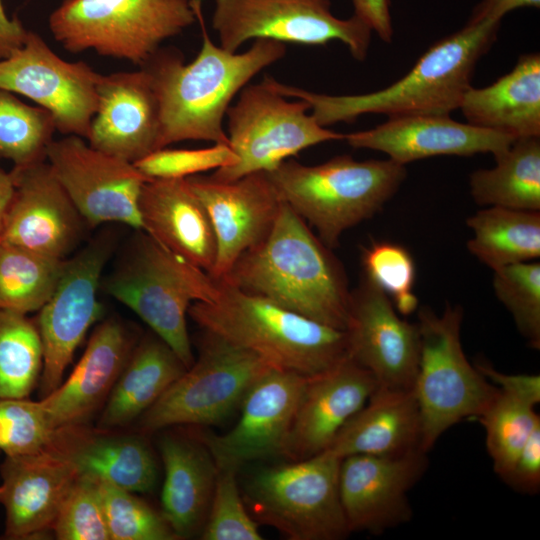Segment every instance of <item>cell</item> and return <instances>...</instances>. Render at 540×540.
<instances>
[{"label":"cell","mask_w":540,"mask_h":540,"mask_svg":"<svg viewBox=\"0 0 540 540\" xmlns=\"http://www.w3.org/2000/svg\"><path fill=\"white\" fill-rule=\"evenodd\" d=\"M202 31V46L189 64L175 48H160L142 68L159 104L158 150L186 140L229 145L223 119L233 98L265 67L286 54L284 43L256 39L243 52H229L212 42L201 13L192 0Z\"/></svg>","instance_id":"cell-1"},{"label":"cell","mask_w":540,"mask_h":540,"mask_svg":"<svg viewBox=\"0 0 540 540\" xmlns=\"http://www.w3.org/2000/svg\"><path fill=\"white\" fill-rule=\"evenodd\" d=\"M220 281L332 328H347L351 291L345 271L284 202L266 238Z\"/></svg>","instance_id":"cell-2"},{"label":"cell","mask_w":540,"mask_h":540,"mask_svg":"<svg viewBox=\"0 0 540 540\" xmlns=\"http://www.w3.org/2000/svg\"><path fill=\"white\" fill-rule=\"evenodd\" d=\"M501 21L468 22L429 47L412 69L390 86L358 95H327L264 79L278 93L309 104L321 126L353 122L367 113L388 118L449 115L459 109L479 59L496 41Z\"/></svg>","instance_id":"cell-3"},{"label":"cell","mask_w":540,"mask_h":540,"mask_svg":"<svg viewBox=\"0 0 540 540\" xmlns=\"http://www.w3.org/2000/svg\"><path fill=\"white\" fill-rule=\"evenodd\" d=\"M213 302H194L189 316L206 332L247 349L271 368L309 378L349 356L347 333L219 281Z\"/></svg>","instance_id":"cell-4"},{"label":"cell","mask_w":540,"mask_h":540,"mask_svg":"<svg viewBox=\"0 0 540 540\" xmlns=\"http://www.w3.org/2000/svg\"><path fill=\"white\" fill-rule=\"evenodd\" d=\"M267 174L280 200L332 249L347 229L382 209L407 172L389 158L357 161L339 155L318 165L285 160Z\"/></svg>","instance_id":"cell-5"},{"label":"cell","mask_w":540,"mask_h":540,"mask_svg":"<svg viewBox=\"0 0 540 540\" xmlns=\"http://www.w3.org/2000/svg\"><path fill=\"white\" fill-rule=\"evenodd\" d=\"M103 286L168 344L187 368L193 364L188 310L194 302L215 301L219 281L145 232L134 237Z\"/></svg>","instance_id":"cell-6"},{"label":"cell","mask_w":540,"mask_h":540,"mask_svg":"<svg viewBox=\"0 0 540 540\" xmlns=\"http://www.w3.org/2000/svg\"><path fill=\"white\" fill-rule=\"evenodd\" d=\"M196 21L192 0H64L48 22L70 53L93 50L141 67Z\"/></svg>","instance_id":"cell-7"},{"label":"cell","mask_w":540,"mask_h":540,"mask_svg":"<svg viewBox=\"0 0 540 540\" xmlns=\"http://www.w3.org/2000/svg\"><path fill=\"white\" fill-rule=\"evenodd\" d=\"M462 321L459 305L447 303L441 315L428 307L418 311L420 355L413 391L425 453L447 429L478 418L499 391L467 359L460 339Z\"/></svg>","instance_id":"cell-8"},{"label":"cell","mask_w":540,"mask_h":540,"mask_svg":"<svg viewBox=\"0 0 540 540\" xmlns=\"http://www.w3.org/2000/svg\"><path fill=\"white\" fill-rule=\"evenodd\" d=\"M341 459L327 452L263 468L242 496L257 523L290 540H340L350 534L339 496Z\"/></svg>","instance_id":"cell-9"},{"label":"cell","mask_w":540,"mask_h":540,"mask_svg":"<svg viewBox=\"0 0 540 540\" xmlns=\"http://www.w3.org/2000/svg\"><path fill=\"white\" fill-rule=\"evenodd\" d=\"M289 101L263 78L247 84L227 110V137L236 164L210 176L233 181L253 172H269L287 158L313 145L344 140L345 134L321 126L303 100Z\"/></svg>","instance_id":"cell-10"},{"label":"cell","mask_w":540,"mask_h":540,"mask_svg":"<svg viewBox=\"0 0 540 540\" xmlns=\"http://www.w3.org/2000/svg\"><path fill=\"white\" fill-rule=\"evenodd\" d=\"M197 361L143 414L142 428L215 425L271 367L253 352L204 331Z\"/></svg>","instance_id":"cell-11"},{"label":"cell","mask_w":540,"mask_h":540,"mask_svg":"<svg viewBox=\"0 0 540 540\" xmlns=\"http://www.w3.org/2000/svg\"><path fill=\"white\" fill-rule=\"evenodd\" d=\"M212 28L219 46L229 52L251 39L300 45L338 40L358 61L366 58L372 33L354 14L348 19L334 16L330 0H214Z\"/></svg>","instance_id":"cell-12"},{"label":"cell","mask_w":540,"mask_h":540,"mask_svg":"<svg viewBox=\"0 0 540 540\" xmlns=\"http://www.w3.org/2000/svg\"><path fill=\"white\" fill-rule=\"evenodd\" d=\"M112 249V237L99 235L65 259L53 293L39 310L36 326L43 349L42 398L61 384L76 348L101 315L97 293Z\"/></svg>","instance_id":"cell-13"},{"label":"cell","mask_w":540,"mask_h":540,"mask_svg":"<svg viewBox=\"0 0 540 540\" xmlns=\"http://www.w3.org/2000/svg\"><path fill=\"white\" fill-rule=\"evenodd\" d=\"M100 76L84 61L59 57L33 31H27L19 48L0 59V88L48 110L60 133L85 140L97 110Z\"/></svg>","instance_id":"cell-14"},{"label":"cell","mask_w":540,"mask_h":540,"mask_svg":"<svg viewBox=\"0 0 540 540\" xmlns=\"http://www.w3.org/2000/svg\"><path fill=\"white\" fill-rule=\"evenodd\" d=\"M46 160L89 226L116 222L142 231L139 198L151 179L133 163L96 150L75 135L53 140Z\"/></svg>","instance_id":"cell-15"},{"label":"cell","mask_w":540,"mask_h":540,"mask_svg":"<svg viewBox=\"0 0 540 540\" xmlns=\"http://www.w3.org/2000/svg\"><path fill=\"white\" fill-rule=\"evenodd\" d=\"M14 191L0 227V242L65 260L80 244L86 226L47 160L14 166Z\"/></svg>","instance_id":"cell-16"},{"label":"cell","mask_w":540,"mask_h":540,"mask_svg":"<svg viewBox=\"0 0 540 540\" xmlns=\"http://www.w3.org/2000/svg\"><path fill=\"white\" fill-rule=\"evenodd\" d=\"M349 356L378 387L413 389L420 355L417 323L400 318L392 300L363 274L351 291L346 328Z\"/></svg>","instance_id":"cell-17"},{"label":"cell","mask_w":540,"mask_h":540,"mask_svg":"<svg viewBox=\"0 0 540 540\" xmlns=\"http://www.w3.org/2000/svg\"><path fill=\"white\" fill-rule=\"evenodd\" d=\"M426 454H356L341 459L339 496L350 533L379 535L410 521L408 494L426 471Z\"/></svg>","instance_id":"cell-18"},{"label":"cell","mask_w":540,"mask_h":540,"mask_svg":"<svg viewBox=\"0 0 540 540\" xmlns=\"http://www.w3.org/2000/svg\"><path fill=\"white\" fill-rule=\"evenodd\" d=\"M186 181L204 205L215 233L217 255L210 276L223 280L235 261L269 234L282 201L263 171L227 182L200 174Z\"/></svg>","instance_id":"cell-19"},{"label":"cell","mask_w":540,"mask_h":540,"mask_svg":"<svg viewBox=\"0 0 540 540\" xmlns=\"http://www.w3.org/2000/svg\"><path fill=\"white\" fill-rule=\"evenodd\" d=\"M306 377L268 369L248 390L237 424L202 442L218 469H238L247 462L282 455Z\"/></svg>","instance_id":"cell-20"},{"label":"cell","mask_w":540,"mask_h":540,"mask_svg":"<svg viewBox=\"0 0 540 540\" xmlns=\"http://www.w3.org/2000/svg\"><path fill=\"white\" fill-rule=\"evenodd\" d=\"M97 96L86 139L92 148L133 164L158 150L159 104L142 68L101 74Z\"/></svg>","instance_id":"cell-21"},{"label":"cell","mask_w":540,"mask_h":540,"mask_svg":"<svg viewBox=\"0 0 540 540\" xmlns=\"http://www.w3.org/2000/svg\"><path fill=\"white\" fill-rule=\"evenodd\" d=\"M376 388L373 375L350 357L307 378L282 455L299 461L326 451Z\"/></svg>","instance_id":"cell-22"},{"label":"cell","mask_w":540,"mask_h":540,"mask_svg":"<svg viewBox=\"0 0 540 540\" xmlns=\"http://www.w3.org/2000/svg\"><path fill=\"white\" fill-rule=\"evenodd\" d=\"M0 504L5 509V539H28L52 529L79 476L52 444L25 456H6L0 466Z\"/></svg>","instance_id":"cell-23"},{"label":"cell","mask_w":540,"mask_h":540,"mask_svg":"<svg viewBox=\"0 0 540 540\" xmlns=\"http://www.w3.org/2000/svg\"><path fill=\"white\" fill-rule=\"evenodd\" d=\"M516 138L461 123L449 115L391 117L373 129L345 134L353 148L385 153L401 164L440 155L472 156L505 151Z\"/></svg>","instance_id":"cell-24"},{"label":"cell","mask_w":540,"mask_h":540,"mask_svg":"<svg viewBox=\"0 0 540 540\" xmlns=\"http://www.w3.org/2000/svg\"><path fill=\"white\" fill-rule=\"evenodd\" d=\"M132 349L119 321L108 319L98 325L67 380L40 400L52 427L83 424L108 397Z\"/></svg>","instance_id":"cell-25"},{"label":"cell","mask_w":540,"mask_h":540,"mask_svg":"<svg viewBox=\"0 0 540 540\" xmlns=\"http://www.w3.org/2000/svg\"><path fill=\"white\" fill-rule=\"evenodd\" d=\"M142 231L211 274L217 255L208 213L186 178L151 179L139 198Z\"/></svg>","instance_id":"cell-26"},{"label":"cell","mask_w":540,"mask_h":540,"mask_svg":"<svg viewBox=\"0 0 540 540\" xmlns=\"http://www.w3.org/2000/svg\"><path fill=\"white\" fill-rule=\"evenodd\" d=\"M421 438L422 421L413 389L377 386L324 452L340 459L356 454L399 456L422 451Z\"/></svg>","instance_id":"cell-27"},{"label":"cell","mask_w":540,"mask_h":540,"mask_svg":"<svg viewBox=\"0 0 540 540\" xmlns=\"http://www.w3.org/2000/svg\"><path fill=\"white\" fill-rule=\"evenodd\" d=\"M467 123L514 138L540 136V54H522L514 68L483 88L470 87L460 107Z\"/></svg>","instance_id":"cell-28"},{"label":"cell","mask_w":540,"mask_h":540,"mask_svg":"<svg viewBox=\"0 0 540 540\" xmlns=\"http://www.w3.org/2000/svg\"><path fill=\"white\" fill-rule=\"evenodd\" d=\"M159 449L165 470L161 514L178 538L189 537L205 524L217 465L202 441L164 436Z\"/></svg>","instance_id":"cell-29"},{"label":"cell","mask_w":540,"mask_h":540,"mask_svg":"<svg viewBox=\"0 0 540 540\" xmlns=\"http://www.w3.org/2000/svg\"><path fill=\"white\" fill-rule=\"evenodd\" d=\"M52 446L74 465L79 475L133 493L149 492L156 484L155 458L139 438L92 436L79 425L58 429Z\"/></svg>","instance_id":"cell-30"},{"label":"cell","mask_w":540,"mask_h":540,"mask_svg":"<svg viewBox=\"0 0 540 540\" xmlns=\"http://www.w3.org/2000/svg\"><path fill=\"white\" fill-rule=\"evenodd\" d=\"M186 369L156 334L143 338L132 349L110 392L100 428L123 426L144 414Z\"/></svg>","instance_id":"cell-31"},{"label":"cell","mask_w":540,"mask_h":540,"mask_svg":"<svg viewBox=\"0 0 540 540\" xmlns=\"http://www.w3.org/2000/svg\"><path fill=\"white\" fill-rule=\"evenodd\" d=\"M494 159L495 167L471 173L473 200L481 206L539 212V137L517 138Z\"/></svg>","instance_id":"cell-32"},{"label":"cell","mask_w":540,"mask_h":540,"mask_svg":"<svg viewBox=\"0 0 540 540\" xmlns=\"http://www.w3.org/2000/svg\"><path fill=\"white\" fill-rule=\"evenodd\" d=\"M467 248L493 271L540 256V213L488 206L470 216Z\"/></svg>","instance_id":"cell-33"},{"label":"cell","mask_w":540,"mask_h":540,"mask_svg":"<svg viewBox=\"0 0 540 540\" xmlns=\"http://www.w3.org/2000/svg\"><path fill=\"white\" fill-rule=\"evenodd\" d=\"M64 261L0 242V311H39L53 293Z\"/></svg>","instance_id":"cell-34"},{"label":"cell","mask_w":540,"mask_h":540,"mask_svg":"<svg viewBox=\"0 0 540 540\" xmlns=\"http://www.w3.org/2000/svg\"><path fill=\"white\" fill-rule=\"evenodd\" d=\"M43 349L26 314L0 311V400L27 398L40 380Z\"/></svg>","instance_id":"cell-35"},{"label":"cell","mask_w":540,"mask_h":540,"mask_svg":"<svg viewBox=\"0 0 540 540\" xmlns=\"http://www.w3.org/2000/svg\"><path fill=\"white\" fill-rule=\"evenodd\" d=\"M56 126L52 114L0 88V159L22 166L46 160Z\"/></svg>","instance_id":"cell-36"},{"label":"cell","mask_w":540,"mask_h":540,"mask_svg":"<svg viewBox=\"0 0 540 540\" xmlns=\"http://www.w3.org/2000/svg\"><path fill=\"white\" fill-rule=\"evenodd\" d=\"M477 419L485 429L494 472L503 480L540 417L534 406L499 390Z\"/></svg>","instance_id":"cell-37"},{"label":"cell","mask_w":540,"mask_h":540,"mask_svg":"<svg viewBox=\"0 0 540 540\" xmlns=\"http://www.w3.org/2000/svg\"><path fill=\"white\" fill-rule=\"evenodd\" d=\"M493 289L529 346L540 349V263L528 261L494 270Z\"/></svg>","instance_id":"cell-38"},{"label":"cell","mask_w":540,"mask_h":540,"mask_svg":"<svg viewBox=\"0 0 540 540\" xmlns=\"http://www.w3.org/2000/svg\"><path fill=\"white\" fill-rule=\"evenodd\" d=\"M96 481L110 540L178 539L163 515L133 492Z\"/></svg>","instance_id":"cell-39"},{"label":"cell","mask_w":540,"mask_h":540,"mask_svg":"<svg viewBox=\"0 0 540 540\" xmlns=\"http://www.w3.org/2000/svg\"><path fill=\"white\" fill-rule=\"evenodd\" d=\"M364 275L393 297L396 311L404 316L416 311L418 299L412 288L416 277L414 260L401 245L377 242L362 254Z\"/></svg>","instance_id":"cell-40"},{"label":"cell","mask_w":540,"mask_h":540,"mask_svg":"<svg viewBox=\"0 0 540 540\" xmlns=\"http://www.w3.org/2000/svg\"><path fill=\"white\" fill-rule=\"evenodd\" d=\"M203 540H261L258 523L249 513L237 482V470L218 469Z\"/></svg>","instance_id":"cell-41"},{"label":"cell","mask_w":540,"mask_h":540,"mask_svg":"<svg viewBox=\"0 0 540 540\" xmlns=\"http://www.w3.org/2000/svg\"><path fill=\"white\" fill-rule=\"evenodd\" d=\"M54 429L40 401L0 400V450L6 456H25L47 448Z\"/></svg>","instance_id":"cell-42"},{"label":"cell","mask_w":540,"mask_h":540,"mask_svg":"<svg viewBox=\"0 0 540 540\" xmlns=\"http://www.w3.org/2000/svg\"><path fill=\"white\" fill-rule=\"evenodd\" d=\"M52 529L59 540H110L96 479L78 476Z\"/></svg>","instance_id":"cell-43"},{"label":"cell","mask_w":540,"mask_h":540,"mask_svg":"<svg viewBox=\"0 0 540 540\" xmlns=\"http://www.w3.org/2000/svg\"><path fill=\"white\" fill-rule=\"evenodd\" d=\"M238 157L229 145L202 149L162 148L134 163L149 179L187 178L236 164Z\"/></svg>","instance_id":"cell-44"},{"label":"cell","mask_w":540,"mask_h":540,"mask_svg":"<svg viewBox=\"0 0 540 540\" xmlns=\"http://www.w3.org/2000/svg\"><path fill=\"white\" fill-rule=\"evenodd\" d=\"M503 481L512 489L524 494L534 495L539 491L540 424L532 431Z\"/></svg>","instance_id":"cell-45"},{"label":"cell","mask_w":540,"mask_h":540,"mask_svg":"<svg viewBox=\"0 0 540 540\" xmlns=\"http://www.w3.org/2000/svg\"><path fill=\"white\" fill-rule=\"evenodd\" d=\"M475 367L504 394L522 400L534 407L540 402L539 375L503 373L484 361L476 362Z\"/></svg>","instance_id":"cell-46"},{"label":"cell","mask_w":540,"mask_h":540,"mask_svg":"<svg viewBox=\"0 0 540 540\" xmlns=\"http://www.w3.org/2000/svg\"><path fill=\"white\" fill-rule=\"evenodd\" d=\"M354 15L364 21L378 37L387 43L393 38L390 0H351Z\"/></svg>","instance_id":"cell-47"},{"label":"cell","mask_w":540,"mask_h":540,"mask_svg":"<svg viewBox=\"0 0 540 540\" xmlns=\"http://www.w3.org/2000/svg\"><path fill=\"white\" fill-rule=\"evenodd\" d=\"M524 7H540V0H481L468 22L501 21L507 13Z\"/></svg>","instance_id":"cell-48"},{"label":"cell","mask_w":540,"mask_h":540,"mask_svg":"<svg viewBox=\"0 0 540 540\" xmlns=\"http://www.w3.org/2000/svg\"><path fill=\"white\" fill-rule=\"evenodd\" d=\"M27 30L18 19H9L0 0V47L6 57L19 48L26 36Z\"/></svg>","instance_id":"cell-49"},{"label":"cell","mask_w":540,"mask_h":540,"mask_svg":"<svg viewBox=\"0 0 540 540\" xmlns=\"http://www.w3.org/2000/svg\"><path fill=\"white\" fill-rule=\"evenodd\" d=\"M14 191L13 179L10 172L0 166V227L4 213L9 205Z\"/></svg>","instance_id":"cell-50"},{"label":"cell","mask_w":540,"mask_h":540,"mask_svg":"<svg viewBox=\"0 0 540 540\" xmlns=\"http://www.w3.org/2000/svg\"><path fill=\"white\" fill-rule=\"evenodd\" d=\"M5 57H6L5 53L0 47V59L5 58Z\"/></svg>","instance_id":"cell-51"}]
</instances>
